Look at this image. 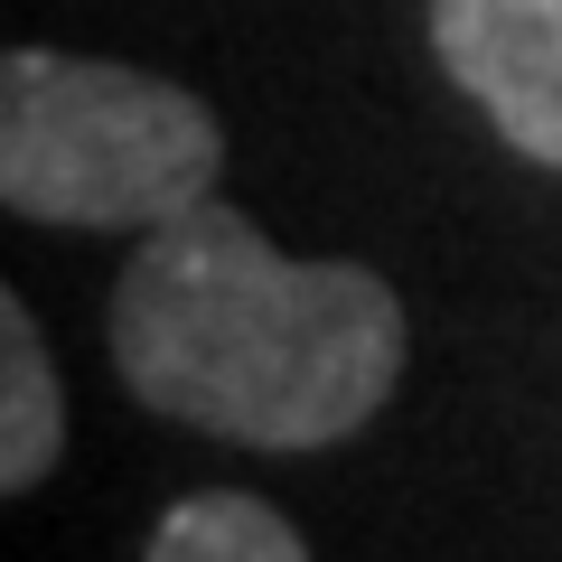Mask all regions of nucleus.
<instances>
[{"label":"nucleus","mask_w":562,"mask_h":562,"mask_svg":"<svg viewBox=\"0 0 562 562\" xmlns=\"http://www.w3.org/2000/svg\"><path fill=\"white\" fill-rule=\"evenodd\" d=\"M113 366L150 413L244 450H328L403 375V301L366 262H291L235 206L150 225L113 281Z\"/></svg>","instance_id":"1"},{"label":"nucleus","mask_w":562,"mask_h":562,"mask_svg":"<svg viewBox=\"0 0 562 562\" xmlns=\"http://www.w3.org/2000/svg\"><path fill=\"white\" fill-rule=\"evenodd\" d=\"M225 132L188 85L57 47L0 57V198L38 225H169L216 198Z\"/></svg>","instance_id":"2"},{"label":"nucleus","mask_w":562,"mask_h":562,"mask_svg":"<svg viewBox=\"0 0 562 562\" xmlns=\"http://www.w3.org/2000/svg\"><path fill=\"white\" fill-rule=\"evenodd\" d=\"M431 47L506 150L562 169V0H431Z\"/></svg>","instance_id":"3"},{"label":"nucleus","mask_w":562,"mask_h":562,"mask_svg":"<svg viewBox=\"0 0 562 562\" xmlns=\"http://www.w3.org/2000/svg\"><path fill=\"white\" fill-rule=\"evenodd\" d=\"M57 450H66V394L47 366V338L29 301H0V487L29 497L57 469Z\"/></svg>","instance_id":"4"},{"label":"nucleus","mask_w":562,"mask_h":562,"mask_svg":"<svg viewBox=\"0 0 562 562\" xmlns=\"http://www.w3.org/2000/svg\"><path fill=\"white\" fill-rule=\"evenodd\" d=\"M140 562H310V543L272 516L262 497H235V487H206V497H179L150 535Z\"/></svg>","instance_id":"5"}]
</instances>
